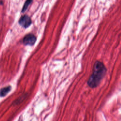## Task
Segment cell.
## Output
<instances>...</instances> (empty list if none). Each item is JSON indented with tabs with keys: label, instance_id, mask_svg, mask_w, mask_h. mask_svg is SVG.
Instances as JSON below:
<instances>
[{
	"label": "cell",
	"instance_id": "obj_1",
	"mask_svg": "<svg viewBox=\"0 0 121 121\" xmlns=\"http://www.w3.org/2000/svg\"><path fill=\"white\" fill-rule=\"evenodd\" d=\"M107 69L101 61L96 60L94 65L93 73L88 78L87 83L91 88L97 87L105 76Z\"/></svg>",
	"mask_w": 121,
	"mask_h": 121
},
{
	"label": "cell",
	"instance_id": "obj_2",
	"mask_svg": "<svg viewBox=\"0 0 121 121\" xmlns=\"http://www.w3.org/2000/svg\"><path fill=\"white\" fill-rule=\"evenodd\" d=\"M36 40L35 36L32 34H29L25 36L23 39V43L25 45H33Z\"/></svg>",
	"mask_w": 121,
	"mask_h": 121
},
{
	"label": "cell",
	"instance_id": "obj_3",
	"mask_svg": "<svg viewBox=\"0 0 121 121\" xmlns=\"http://www.w3.org/2000/svg\"><path fill=\"white\" fill-rule=\"evenodd\" d=\"M19 24L24 28L29 27L32 24V20L31 18L27 15H25L22 16L18 21Z\"/></svg>",
	"mask_w": 121,
	"mask_h": 121
},
{
	"label": "cell",
	"instance_id": "obj_4",
	"mask_svg": "<svg viewBox=\"0 0 121 121\" xmlns=\"http://www.w3.org/2000/svg\"><path fill=\"white\" fill-rule=\"evenodd\" d=\"M11 86H8L0 89V96L3 97L6 96L11 90Z\"/></svg>",
	"mask_w": 121,
	"mask_h": 121
},
{
	"label": "cell",
	"instance_id": "obj_5",
	"mask_svg": "<svg viewBox=\"0 0 121 121\" xmlns=\"http://www.w3.org/2000/svg\"><path fill=\"white\" fill-rule=\"evenodd\" d=\"M33 0H26V1L25 2L24 5H23V8H22V10H21V12L22 13L24 12L25 11H26V10L27 9L29 5L32 3Z\"/></svg>",
	"mask_w": 121,
	"mask_h": 121
},
{
	"label": "cell",
	"instance_id": "obj_6",
	"mask_svg": "<svg viewBox=\"0 0 121 121\" xmlns=\"http://www.w3.org/2000/svg\"><path fill=\"white\" fill-rule=\"evenodd\" d=\"M0 5L3 4V1H2V0H0Z\"/></svg>",
	"mask_w": 121,
	"mask_h": 121
}]
</instances>
